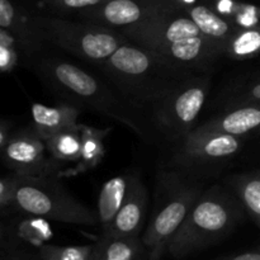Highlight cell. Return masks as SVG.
I'll return each instance as SVG.
<instances>
[{
  "label": "cell",
  "instance_id": "cell-1",
  "mask_svg": "<svg viewBox=\"0 0 260 260\" xmlns=\"http://www.w3.org/2000/svg\"><path fill=\"white\" fill-rule=\"evenodd\" d=\"M96 66L111 85L142 113L185 79L196 75V71L129 41Z\"/></svg>",
  "mask_w": 260,
  "mask_h": 260
},
{
  "label": "cell",
  "instance_id": "cell-2",
  "mask_svg": "<svg viewBox=\"0 0 260 260\" xmlns=\"http://www.w3.org/2000/svg\"><path fill=\"white\" fill-rule=\"evenodd\" d=\"M169 5L141 24L123 30L131 42L159 53L192 71L202 70L223 56L203 36L184 5Z\"/></svg>",
  "mask_w": 260,
  "mask_h": 260
},
{
  "label": "cell",
  "instance_id": "cell-3",
  "mask_svg": "<svg viewBox=\"0 0 260 260\" xmlns=\"http://www.w3.org/2000/svg\"><path fill=\"white\" fill-rule=\"evenodd\" d=\"M42 78L52 90L70 101V104L86 107L131 127L137 135L145 136L146 117L140 109L127 102L116 89L68 61L47 60L41 65Z\"/></svg>",
  "mask_w": 260,
  "mask_h": 260
},
{
  "label": "cell",
  "instance_id": "cell-4",
  "mask_svg": "<svg viewBox=\"0 0 260 260\" xmlns=\"http://www.w3.org/2000/svg\"><path fill=\"white\" fill-rule=\"evenodd\" d=\"M243 218V203L223 188L202 193L167 250L174 258H184L203 250L230 235Z\"/></svg>",
  "mask_w": 260,
  "mask_h": 260
},
{
  "label": "cell",
  "instance_id": "cell-5",
  "mask_svg": "<svg viewBox=\"0 0 260 260\" xmlns=\"http://www.w3.org/2000/svg\"><path fill=\"white\" fill-rule=\"evenodd\" d=\"M13 206L23 213L57 222L86 226L99 223L98 213L76 201L50 177L17 174Z\"/></svg>",
  "mask_w": 260,
  "mask_h": 260
},
{
  "label": "cell",
  "instance_id": "cell-6",
  "mask_svg": "<svg viewBox=\"0 0 260 260\" xmlns=\"http://www.w3.org/2000/svg\"><path fill=\"white\" fill-rule=\"evenodd\" d=\"M38 24L45 40L95 66L129 41L119 30L85 20L79 23L61 18L38 17Z\"/></svg>",
  "mask_w": 260,
  "mask_h": 260
},
{
  "label": "cell",
  "instance_id": "cell-7",
  "mask_svg": "<svg viewBox=\"0 0 260 260\" xmlns=\"http://www.w3.org/2000/svg\"><path fill=\"white\" fill-rule=\"evenodd\" d=\"M167 196L159 200L141 241L150 260H157L168 249L189 211L202 194L201 184L172 174L164 178Z\"/></svg>",
  "mask_w": 260,
  "mask_h": 260
},
{
  "label": "cell",
  "instance_id": "cell-8",
  "mask_svg": "<svg viewBox=\"0 0 260 260\" xmlns=\"http://www.w3.org/2000/svg\"><path fill=\"white\" fill-rule=\"evenodd\" d=\"M210 80L193 75L160 98L149 109L151 122L168 139L178 141L193 129V123L205 106Z\"/></svg>",
  "mask_w": 260,
  "mask_h": 260
},
{
  "label": "cell",
  "instance_id": "cell-9",
  "mask_svg": "<svg viewBox=\"0 0 260 260\" xmlns=\"http://www.w3.org/2000/svg\"><path fill=\"white\" fill-rule=\"evenodd\" d=\"M244 137L218 132L190 131L179 141L175 162L189 172L213 170L230 161L240 151Z\"/></svg>",
  "mask_w": 260,
  "mask_h": 260
},
{
  "label": "cell",
  "instance_id": "cell-10",
  "mask_svg": "<svg viewBox=\"0 0 260 260\" xmlns=\"http://www.w3.org/2000/svg\"><path fill=\"white\" fill-rule=\"evenodd\" d=\"M175 2L177 0H107L98 7L80 10L79 17L85 22L123 32L141 24Z\"/></svg>",
  "mask_w": 260,
  "mask_h": 260
},
{
  "label": "cell",
  "instance_id": "cell-11",
  "mask_svg": "<svg viewBox=\"0 0 260 260\" xmlns=\"http://www.w3.org/2000/svg\"><path fill=\"white\" fill-rule=\"evenodd\" d=\"M46 141L37 131H24L8 140L3 149L4 161L18 175L50 177L57 169V160L46 155Z\"/></svg>",
  "mask_w": 260,
  "mask_h": 260
},
{
  "label": "cell",
  "instance_id": "cell-12",
  "mask_svg": "<svg viewBox=\"0 0 260 260\" xmlns=\"http://www.w3.org/2000/svg\"><path fill=\"white\" fill-rule=\"evenodd\" d=\"M147 207V190L137 175H131L123 203L103 235L107 238H139Z\"/></svg>",
  "mask_w": 260,
  "mask_h": 260
},
{
  "label": "cell",
  "instance_id": "cell-13",
  "mask_svg": "<svg viewBox=\"0 0 260 260\" xmlns=\"http://www.w3.org/2000/svg\"><path fill=\"white\" fill-rule=\"evenodd\" d=\"M192 131L218 132L235 136H246L248 134L260 132V103L234 107L231 111L213 117Z\"/></svg>",
  "mask_w": 260,
  "mask_h": 260
},
{
  "label": "cell",
  "instance_id": "cell-14",
  "mask_svg": "<svg viewBox=\"0 0 260 260\" xmlns=\"http://www.w3.org/2000/svg\"><path fill=\"white\" fill-rule=\"evenodd\" d=\"M185 12L189 14L193 22L197 24L201 32L206 38L226 56L229 43L234 36L240 29L239 25L231 20L225 19L221 15L216 14L212 9L206 5H184Z\"/></svg>",
  "mask_w": 260,
  "mask_h": 260
},
{
  "label": "cell",
  "instance_id": "cell-15",
  "mask_svg": "<svg viewBox=\"0 0 260 260\" xmlns=\"http://www.w3.org/2000/svg\"><path fill=\"white\" fill-rule=\"evenodd\" d=\"M30 112H32L35 129L45 141L60 132L79 127L76 121L80 114V108L73 104L48 107L35 103Z\"/></svg>",
  "mask_w": 260,
  "mask_h": 260
},
{
  "label": "cell",
  "instance_id": "cell-16",
  "mask_svg": "<svg viewBox=\"0 0 260 260\" xmlns=\"http://www.w3.org/2000/svg\"><path fill=\"white\" fill-rule=\"evenodd\" d=\"M0 28L9 30L33 50H38L45 41L38 18H24L10 0H0Z\"/></svg>",
  "mask_w": 260,
  "mask_h": 260
},
{
  "label": "cell",
  "instance_id": "cell-17",
  "mask_svg": "<svg viewBox=\"0 0 260 260\" xmlns=\"http://www.w3.org/2000/svg\"><path fill=\"white\" fill-rule=\"evenodd\" d=\"M131 175H119L112 178L102 187L98 197V218L102 225V230L106 231L113 222L114 217L118 213L127 188H128Z\"/></svg>",
  "mask_w": 260,
  "mask_h": 260
},
{
  "label": "cell",
  "instance_id": "cell-18",
  "mask_svg": "<svg viewBox=\"0 0 260 260\" xmlns=\"http://www.w3.org/2000/svg\"><path fill=\"white\" fill-rule=\"evenodd\" d=\"M144 244L139 238H107L102 236L94 244L91 260H140Z\"/></svg>",
  "mask_w": 260,
  "mask_h": 260
},
{
  "label": "cell",
  "instance_id": "cell-19",
  "mask_svg": "<svg viewBox=\"0 0 260 260\" xmlns=\"http://www.w3.org/2000/svg\"><path fill=\"white\" fill-rule=\"evenodd\" d=\"M229 184L233 187L244 208L260 226V170L234 175Z\"/></svg>",
  "mask_w": 260,
  "mask_h": 260
},
{
  "label": "cell",
  "instance_id": "cell-20",
  "mask_svg": "<svg viewBox=\"0 0 260 260\" xmlns=\"http://www.w3.org/2000/svg\"><path fill=\"white\" fill-rule=\"evenodd\" d=\"M81 126L66 129L46 140L47 151L57 161H78L83 152V135Z\"/></svg>",
  "mask_w": 260,
  "mask_h": 260
},
{
  "label": "cell",
  "instance_id": "cell-21",
  "mask_svg": "<svg viewBox=\"0 0 260 260\" xmlns=\"http://www.w3.org/2000/svg\"><path fill=\"white\" fill-rule=\"evenodd\" d=\"M260 53V23L251 27H240L229 43L226 56L234 60H248Z\"/></svg>",
  "mask_w": 260,
  "mask_h": 260
},
{
  "label": "cell",
  "instance_id": "cell-22",
  "mask_svg": "<svg viewBox=\"0 0 260 260\" xmlns=\"http://www.w3.org/2000/svg\"><path fill=\"white\" fill-rule=\"evenodd\" d=\"M94 245L56 246L43 245L40 249L42 260H91Z\"/></svg>",
  "mask_w": 260,
  "mask_h": 260
},
{
  "label": "cell",
  "instance_id": "cell-23",
  "mask_svg": "<svg viewBox=\"0 0 260 260\" xmlns=\"http://www.w3.org/2000/svg\"><path fill=\"white\" fill-rule=\"evenodd\" d=\"M83 135V152L80 160L86 164H90L94 160H98L102 155V140L99 134L93 131V128H86L81 132Z\"/></svg>",
  "mask_w": 260,
  "mask_h": 260
},
{
  "label": "cell",
  "instance_id": "cell-24",
  "mask_svg": "<svg viewBox=\"0 0 260 260\" xmlns=\"http://www.w3.org/2000/svg\"><path fill=\"white\" fill-rule=\"evenodd\" d=\"M107 0H50V4L57 10H83L98 7Z\"/></svg>",
  "mask_w": 260,
  "mask_h": 260
},
{
  "label": "cell",
  "instance_id": "cell-25",
  "mask_svg": "<svg viewBox=\"0 0 260 260\" xmlns=\"http://www.w3.org/2000/svg\"><path fill=\"white\" fill-rule=\"evenodd\" d=\"M250 103H260V80L248 86L240 95H238L233 101L234 107Z\"/></svg>",
  "mask_w": 260,
  "mask_h": 260
},
{
  "label": "cell",
  "instance_id": "cell-26",
  "mask_svg": "<svg viewBox=\"0 0 260 260\" xmlns=\"http://www.w3.org/2000/svg\"><path fill=\"white\" fill-rule=\"evenodd\" d=\"M15 183H17V177L0 179V207L13 205Z\"/></svg>",
  "mask_w": 260,
  "mask_h": 260
},
{
  "label": "cell",
  "instance_id": "cell-27",
  "mask_svg": "<svg viewBox=\"0 0 260 260\" xmlns=\"http://www.w3.org/2000/svg\"><path fill=\"white\" fill-rule=\"evenodd\" d=\"M217 260H260V251H249V253L238 254V255L230 256Z\"/></svg>",
  "mask_w": 260,
  "mask_h": 260
},
{
  "label": "cell",
  "instance_id": "cell-28",
  "mask_svg": "<svg viewBox=\"0 0 260 260\" xmlns=\"http://www.w3.org/2000/svg\"><path fill=\"white\" fill-rule=\"evenodd\" d=\"M8 140H9V137H8L7 131H5L4 128H2V127H0V152H2L3 149L5 147Z\"/></svg>",
  "mask_w": 260,
  "mask_h": 260
},
{
  "label": "cell",
  "instance_id": "cell-29",
  "mask_svg": "<svg viewBox=\"0 0 260 260\" xmlns=\"http://www.w3.org/2000/svg\"><path fill=\"white\" fill-rule=\"evenodd\" d=\"M2 236H3V230L0 229V239H2Z\"/></svg>",
  "mask_w": 260,
  "mask_h": 260
},
{
  "label": "cell",
  "instance_id": "cell-30",
  "mask_svg": "<svg viewBox=\"0 0 260 260\" xmlns=\"http://www.w3.org/2000/svg\"><path fill=\"white\" fill-rule=\"evenodd\" d=\"M0 260H4V259H0Z\"/></svg>",
  "mask_w": 260,
  "mask_h": 260
}]
</instances>
